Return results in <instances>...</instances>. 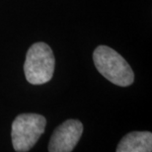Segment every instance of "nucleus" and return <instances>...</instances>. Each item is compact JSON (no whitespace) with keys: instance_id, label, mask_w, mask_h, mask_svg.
Returning <instances> with one entry per match:
<instances>
[{"instance_id":"f257e3e1","label":"nucleus","mask_w":152,"mask_h":152,"mask_svg":"<svg viewBox=\"0 0 152 152\" xmlns=\"http://www.w3.org/2000/svg\"><path fill=\"white\" fill-rule=\"evenodd\" d=\"M97 70L106 79L121 87H127L134 81V73L126 60L107 45H99L93 53Z\"/></svg>"},{"instance_id":"f03ea898","label":"nucleus","mask_w":152,"mask_h":152,"mask_svg":"<svg viewBox=\"0 0 152 152\" xmlns=\"http://www.w3.org/2000/svg\"><path fill=\"white\" fill-rule=\"evenodd\" d=\"M53 53L45 42H36L27 51L24 73L27 81L33 85H42L53 78L54 72Z\"/></svg>"},{"instance_id":"7ed1b4c3","label":"nucleus","mask_w":152,"mask_h":152,"mask_svg":"<svg viewBox=\"0 0 152 152\" xmlns=\"http://www.w3.org/2000/svg\"><path fill=\"white\" fill-rule=\"evenodd\" d=\"M47 120L38 114H21L12 124L11 137L15 151L27 152L45 132Z\"/></svg>"},{"instance_id":"20e7f679","label":"nucleus","mask_w":152,"mask_h":152,"mask_svg":"<svg viewBox=\"0 0 152 152\" xmlns=\"http://www.w3.org/2000/svg\"><path fill=\"white\" fill-rule=\"evenodd\" d=\"M83 132V124L78 120H67L58 126L51 134L48 151L71 152Z\"/></svg>"},{"instance_id":"39448f33","label":"nucleus","mask_w":152,"mask_h":152,"mask_svg":"<svg viewBox=\"0 0 152 152\" xmlns=\"http://www.w3.org/2000/svg\"><path fill=\"white\" fill-rule=\"evenodd\" d=\"M117 152H150L152 151V133L150 132H132L120 141Z\"/></svg>"}]
</instances>
